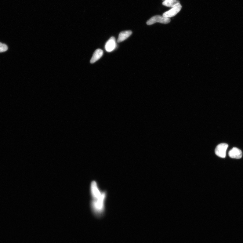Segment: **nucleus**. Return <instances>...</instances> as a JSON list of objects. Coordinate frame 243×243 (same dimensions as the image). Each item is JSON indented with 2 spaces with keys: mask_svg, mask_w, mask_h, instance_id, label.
I'll use <instances>...</instances> for the list:
<instances>
[{
  "mask_svg": "<svg viewBox=\"0 0 243 243\" xmlns=\"http://www.w3.org/2000/svg\"><path fill=\"white\" fill-rule=\"evenodd\" d=\"M181 8L182 6L180 3L176 5L175 7L172 8L170 10L164 13L162 16L163 17L169 18L173 17L180 11Z\"/></svg>",
  "mask_w": 243,
  "mask_h": 243,
  "instance_id": "20e7f679",
  "label": "nucleus"
},
{
  "mask_svg": "<svg viewBox=\"0 0 243 243\" xmlns=\"http://www.w3.org/2000/svg\"><path fill=\"white\" fill-rule=\"evenodd\" d=\"M103 51L100 49L96 50L93 53V55L90 60V63H93L100 59L103 56Z\"/></svg>",
  "mask_w": 243,
  "mask_h": 243,
  "instance_id": "0eeeda50",
  "label": "nucleus"
},
{
  "mask_svg": "<svg viewBox=\"0 0 243 243\" xmlns=\"http://www.w3.org/2000/svg\"><path fill=\"white\" fill-rule=\"evenodd\" d=\"M164 1H165V0H164Z\"/></svg>",
  "mask_w": 243,
  "mask_h": 243,
  "instance_id": "9b49d317",
  "label": "nucleus"
},
{
  "mask_svg": "<svg viewBox=\"0 0 243 243\" xmlns=\"http://www.w3.org/2000/svg\"><path fill=\"white\" fill-rule=\"evenodd\" d=\"M89 190L91 197L90 206L92 212L96 216L101 217L106 212L107 191L101 190L98 182L95 180L91 182Z\"/></svg>",
  "mask_w": 243,
  "mask_h": 243,
  "instance_id": "f257e3e1",
  "label": "nucleus"
},
{
  "mask_svg": "<svg viewBox=\"0 0 243 243\" xmlns=\"http://www.w3.org/2000/svg\"><path fill=\"white\" fill-rule=\"evenodd\" d=\"M179 4H180V2L178 0H165L162 3L163 5L171 8L175 7Z\"/></svg>",
  "mask_w": 243,
  "mask_h": 243,
  "instance_id": "1a4fd4ad",
  "label": "nucleus"
},
{
  "mask_svg": "<svg viewBox=\"0 0 243 243\" xmlns=\"http://www.w3.org/2000/svg\"><path fill=\"white\" fill-rule=\"evenodd\" d=\"M228 145L226 143H222L217 145L215 150L216 154L220 158H224L226 156V152Z\"/></svg>",
  "mask_w": 243,
  "mask_h": 243,
  "instance_id": "7ed1b4c3",
  "label": "nucleus"
},
{
  "mask_svg": "<svg viewBox=\"0 0 243 243\" xmlns=\"http://www.w3.org/2000/svg\"><path fill=\"white\" fill-rule=\"evenodd\" d=\"M8 49V47L6 44L0 42V53L4 52Z\"/></svg>",
  "mask_w": 243,
  "mask_h": 243,
  "instance_id": "9d476101",
  "label": "nucleus"
},
{
  "mask_svg": "<svg viewBox=\"0 0 243 243\" xmlns=\"http://www.w3.org/2000/svg\"><path fill=\"white\" fill-rule=\"evenodd\" d=\"M117 47V44L116 39L114 37H111L109 40L105 44V49L108 52H112Z\"/></svg>",
  "mask_w": 243,
  "mask_h": 243,
  "instance_id": "39448f33",
  "label": "nucleus"
},
{
  "mask_svg": "<svg viewBox=\"0 0 243 243\" xmlns=\"http://www.w3.org/2000/svg\"><path fill=\"white\" fill-rule=\"evenodd\" d=\"M171 21V20L169 18L163 17V16L160 15H156L150 18L147 22V24L148 25H151L156 23H158L163 24H168Z\"/></svg>",
  "mask_w": 243,
  "mask_h": 243,
  "instance_id": "f03ea898",
  "label": "nucleus"
},
{
  "mask_svg": "<svg viewBox=\"0 0 243 243\" xmlns=\"http://www.w3.org/2000/svg\"><path fill=\"white\" fill-rule=\"evenodd\" d=\"M132 34V32L130 31H123L121 32L118 37L117 42L120 43L125 40L129 37Z\"/></svg>",
  "mask_w": 243,
  "mask_h": 243,
  "instance_id": "6e6552de",
  "label": "nucleus"
},
{
  "mask_svg": "<svg viewBox=\"0 0 243 243\" xmlns=\"http://www.w3.org/2000/svg\"><path fill=\"white\" fill-rule=\"evenodd\" d=\"M229 155L232 158L240 159L242 158V153L241 150L234 147L229 152Z\"/></svg>",
  "mask_w": 243,
  "mask_h": 243,
  "instance_id": "423d86ee",
  "label": "nucleus"
}]
</instances>
